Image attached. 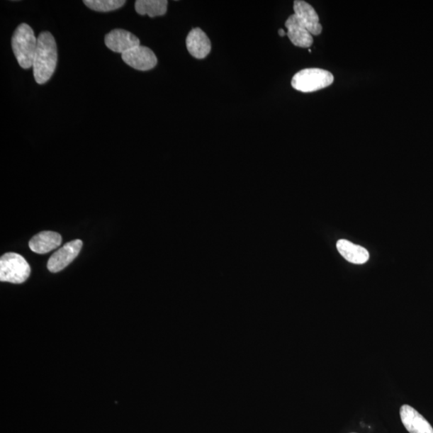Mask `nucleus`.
Segmentation results:
<instances>
[{
  "mask_svg": "<svg viewBox=\"0 0 433 433\" xmlns=\"http://www.w3.org/2000/svg\"><path fill=\"white\" fill-rule=\"evenodd\" d=\"M57 64L56 40L50 32H43L38 38V47L33 60V73L36 83L44 84L50 80Z\"/></svg>",
  "mask_w": 433,
  "mask_h": 433,
  "instance_id": "1",
  "label": "nucleus"
},
{
  "mask_svg": "<svg viewBox=\"0 0 433 433\" xmlns=\"http://www.w3.org/2000/svg\"><path fill=\"white\" fill-rule=\"evenodd\" d=\"M11 47L21 68H33L38 38L28 24L21 23L16 29L11 38Z\"/></svg>",
  "mask_w": 433,
  "mask_h": 433,
  "instance_id": "2",
  "label": "nucleus"
},
{
  "mask_svg": "<svg viewBox=\"0 0 433 433\" xmlns=\"http://www.w3.org/2000/svg\"><path fill=\"white\" fill-rule=\"evenodd\" d=\"M30 274L28 262L19 254L7 253L0 259V281L21 284L26 281Z\"/></svg>",
  "mask_w": 433,
  "mask_h": 433,
  "instance_id": "3",
  "label": "nucleus"
},
{
  "mask_svg": "<svg viewBox=\"0 0 433 433\" xmlns=\"http://www.w3.org/2000/svg\"><path fill=\"white\" fill-rule=\"evenodd\" d=\"M334 82L330 72L320 69H306L296 73L291 81L292 87L302 93L325 89Z\"/></svg>",
  "mask_w": 433,
  "mask_h": 433,
  "instance_id": "4",
  "label": "nucleus"
},
{
  "mask_svg": "<svg viewBox=\"0 0 433 433\" xmlns=\"http://www.w3.org/2000/svg\"><path fill=\"white\" fill-rule=\"evenodd\" d=\"M83 247L81 240H73L66 243L63 247L55 252L48 259L47 269L52 273H57L64 269L74 260Z\"/></svg>",
  "mask_w": 433,
  "mask_h": 433,
  "instance_id": "5",
  "label": "nucleus"
},
{
  "mask_svg": "<svg viewBox=\"0 0 433 433\" xmlns=\"http://www.w3.org/2000/svg\"><path fill=\"white\" fill-rule=\"evenodd\" d=\"M121 57L125 64L140 71L151 70L157 64L154 52L150 48L141 45L121 54Z\"/></svg>",
  "mask_w": 433,
  "mask_h": 433,
  "instance_id": "6",
  "label": "nucleus"
},
{
  "mask_svg": "<svg viewBox=\"0 0 433 433\" xmlns=\"http://www.w3.org/2000/svg\"><path fill=\"white\" fill-rule=\"evenodd\" d=\"M105 43L109 50L121 54L140 46L137 36L124 29L113 30L106 35Z\"/></svg>",
  "mask_w": 433,
  "mask_h": 433,
  "instance_id": "7",
  "label": "nucleus"
},
{
  "mask_svg": "<svg viewBox=\"0 0 433 433\" xmlns=\"http://www.w3.org/2000/svg\"><path fill=\"white\" fill-rule=\"evenodd\" d=\"M402 423L410 433H433L430 423L410 405H402L400 410Z\"/></svg>",
  "mask_w": 433,
  "mask_h": 433,
  "instance_id": "8",
  "label": "nucleus"
},
{
  "mask_svg": "<svg viewBox=\"0 0 433 433\" xmlns=\"http://www.w3.org/2000/svg\"><path fill=\"white\" fill-rule=\"evenodd\" d=\"M294 11L298 19L310 34L318 35L322 33V28L320 23L319 16L312 5L302 0H296L294 2Z\"/></svg>",
  "mask_w": 433,
  "mask_h": 433,
  "instance_id": "9",
  "label": "nucleus"
},
{
  "mask_svg": "<svg viewBox=\"0 0 433 433\" xmlns=\"http://www.w3.org/2000/svg\"><path fill=\"white\" fill-rule=\"evenodd\" d=\"M186 47L191 56L197 59H204L211 51V43L208 36L202 29L193 28L188 34Z\"/></svg>",
  "mask_w": 433,
  "mask_h": 433,
  "instance_id": "10",
  "label": "nucleus"
},
{
  "mask_svg": "<svg viewBox=\"0 0 433 433\" xmlns=\"http://www.w3.org/2000/svg\"><path fill=\"white\" fill-rule=\"evenodd\" d=\"M285 26L288 28V35L293 45L304 48L313 45V35L303 26L295 14L288 18Z\"/></svg>",
  "mask_w": 433,
  "mask_h": 433,
  "instance_id": "11",
  "label": "nucleus"
},
{
  "mask_svg": "<svg viewBox=\"0 0 433 433\" xmlns=\"http://www.w3.org/2000/svg\"><path fill=\"white\" fill-rule=\"evenodd\" d=\"M61 242L62 237L57 232L43 231L30 240L29 247L36 254H45L58 248Z\"/></svg>",
  "mask_w": 433,
  "mask_h": 433,
  "instance_id": "12",
  "label": "nucleus"
},
{
  "mask_svg": "<svg viewBox=\"0 0 433 433\" xmlns=\"http://www.w3.org/2000/svg\"><path fill=\"white\" fill-rule=\"evenodd\" d=\"M337 247L339 254L352 264H364L369 259V253L367 249L349 241L339 240Z\"/></svg>",
  "mask_w": 433,
  "mask_h": 433,
  "instance_id": "13",
  "label": "nucleus"
},
{
  "mask_svg": "<svg viewBox=\"0 0 433 433\" xmlns=\"http://www.w3.org/2000/svg\"><path fill=\"white\" fill-rule=\"evenodd\" d=\"M168 1L167 0H137L135 9L139 15H148L150 17L161 16L167 13Z\"/></svg>",
  "mask_w": 433,
  "mask_h": 433,
  "instance_id": "14",
  "label": "nucleus"
},
{
  "mask_svg": "<svg viewBox=\"0 0 433 433\" xmlns=\"http://www.w3.org/2000/svg\"><path fill=\"white\" fill-rule=\"evenodd\" d=\"M84 4L91 10L108 12L123 7L125 1V0H84Z\"/></svg>",
  "mask_w": 433,
  "mask_h": 433,
  "instance_id": "15",
  "label": "nucleus"
},
{
  "mask_svg": "<svg viewBox=\"0 0 433 433\" xmlns=\"http://www.w3.org/2000/svg\"><path fill=\"white\" fill-rule=\"evenodd\" d=\"M279 34L280 36H284L286 35L285 30L283 29H279Z\"/></svg>",
  "mask_w": 433,
  "mask_h": 433,
  "instance_id": "16",
  "label": "nucleus"
}]
</instances>
